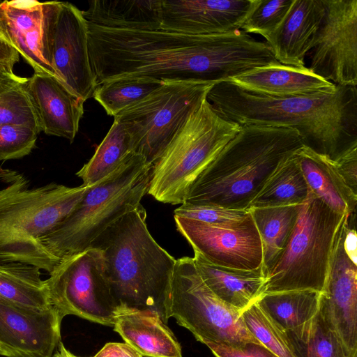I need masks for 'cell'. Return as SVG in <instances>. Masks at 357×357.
<instances>
[{
	"mask_svg": "<svg viewBox=\"0 0 357 357\" xmlns=\"http://www.w3.org/2000/svg\"><path fill=\"white\" fill-rule=\"evenodd\" d=\"M62 319L52 306L32 307L0 297V355L52 357Z\"/></svg>",
	"mask_w": 357,
	"mask_h": 357,
	"instance_id": "obj_15",
	"label": "cell"
},
{
	"mask_svg": "<svg viewBox=\"0 0 357 357\" xmlns=\"http://www.w3.org/2000/svg\"><path fill=\"white\" fill-rule=\"evenodd\" d=\"M52 357H79L70 351H69L63 344L62 342H60L58 346V349L55 354Z\"/></svg>",
	"mask_w": 357,
	"mask_h": 357,
	"instance_id": "obj_43",
	"label": "cell"
},
{
	"mask_svg": "<svg viewBox=\"0 0 357 357\" xmlns=\"http://www.w3.org/2000/svg\"><path fill=\"white\" fill-rule=\"evenodd\" d=\"M241 128L204 99L153 164L147 194L165 204H183L196 180Z\"/></svg>",
	"mask_w": 357,
	"mask_h": 357,
	"instance_id": "obj_8",
	"label": "cell"
},
{
	"mask_svg": "<svg viewBox=\"0 0 357 357\" xmlns=\"http://www.w3.org/2000/svg\"><path fill=\"white\" fill-rule=\"evenodd\" d=\"M321 293L313 290L289 291L261 295L259 305L284 331L310 320L319 309Z\"/></svg>",
	"mask_w": 357,
	"mask_h": 357,
	"instance_id": "obj_29",
	"label": "cell"
},
{
	"mask_svg": "<svg viewBox=\"0 0 357 357\" xmlns=\"http://www.w3.org/2000/svg\"><path fill=\"white\" fill-rule=\"evenodd\" d=\"M140 204L102 231L89 248L102 255L106 278L119 306L157 311L164 303L176 259L150 234Z\"/></svg>",
	"mask_w": 357,
	"mask_h": 357,
	"instance_id": "obj_4",
	"label": "cell"
},
{
	"mask_svg": "<svg viewBox=\"0 0 357 357\" xmlns=\"http://www.w3.org/2000/svg\"><path fill=\"white\" fill-rule=\"evenodd\" d=\"M344 227L337 240L326 284L321 292L319 309L351 357H357V265L344 250Z\"/></svg>",
	"mask_w": 357,
	"mask_h": 357,
	"instance_id": "obj_18",
	"label": "cell"
},
{
	"mask_svg": "<svg viewBox=\"0 0 357 357\" xmlns=\"http://www.w3.org/2000/svg\"><path fill=\"white\" fill-rule=\"evenodd\" d=\"M310 189L294 153L282 160L266 178L251 201V208L302 204Z\"/></svg>",
	"mask_w": 357,
	"mask_h": 357,
	"instance_id": "obj_26",
	"label": "cell"
},
{
	"mask_svg": "<svg viewBox=\"0 0 357 357\" xmlns=\"http://www.w3.org/2000/svg\"><path fill=\"white\" fill-rule=\"evenodd\" d=\"M295 154L310 190L334 211L355 216L357 194L346 183L335 160L304 144Z\"/></svg>",
	"mask_w": 357,
	"mask_h": 357,
	"instance_id": "obj_23",
	"label": "cell"
},
{
	"mask_svg": "<svg viewBox=\"0 0 357 357\" xmlns=\"http://www.w3.org/2000/svg\"><path fill=\"white\" fill-rule=\"evenodd\" d=\"M227 81L252 92L277 97L333 92L337 89V85L306 66L298 68L280 63L254 68Z\"/></svg>",
	"mask_w": 357,
	"mask_h": 357,
	"instance_id": "obj_22",
	"label": "cell"
},
{
	"mask_svg": "<svg viewBox=\"0 0 357 357\" xmlns=\"http://www.w3.org/2000/svg\"><path fill=\"white\" fill-rule=\"evenodd\" d=\"M93 357H143L134 348L127 343H107Z\"/></svg>",
	"mask_w": 357,
	"mask_h": 357,
	"instance_id": "obj_39",
	"label": "cell"
},
{
	"mask_svg": "<svg viewBox=\"0 0 357 357\" xmlns=\"http://www.w3.org/2000/svg\"><path fill=\"white\" fill-rule=\"evenodd\" d=\"M178 231L194 252L210 263L231 269L261 268L262 245L253 218L250 215L234 227H222L174 216Z\"/></svg>",
	"mask_w": 357,
	"mask_h": 357,
	"instance_id": "obj_14",
	"label": "cell"
},
{
	"mask_svg": "<svg viewBox=\"0 0 357 357\" xmlns=\"http://www.w3.org/2000/svg\"><path fill=\"white\" fill-rule=\"evenodd\" d=\"M114 328L144 357H182L181 347L157 311L119 306Z\"/></svg>",
	"mask_w": 357,
	"mask_h": 357,
	"instance_id": "obj_21",
	"label": "cell"
},
{
	"mask_svg": "<svg viewBox=\"0 0 357 357\" xmlns=\"http://www.w3.org/2000/svg\"><path fill=\"white\" fill-rule=\"evenodd\" d=\"M52 66L56 75L84 102L93 97L96 84L88 47V24L75 6L61 2L55 26Z\"/></svg>",
	"mask_w": 357,
	"mask_h": 357,
	"instance_id": "obj_16",
	"label": "cell"
},
{
	"mask_svg": "<svg viewBox=\"0 0 357 357\" xmlns=\"http://www.w3.org/2000/svg\"><path fill=\"white\" fill-rule=\"evenodd\" d=\"M192 259L204 283L227 305L243 312L261 296L266 282L261 268L243 271L218 266L197 252Z\"/></svg>",
	"mask_w": 357,
	"mask_h": 357,
	"instance_id": "obj_24",
	"label": "cell"
},
{
	"mask_svg": "<svg viewBox=\"0 0 357 357\" xmlns=\"http://www.w3.org/2000/svg\"><path fill=\"white\" fill-rule=\"evenodd\" d=\"M60 1L0 2V29L35 73L56 77L52 47Z\"/></svg>",
	"mask_w": 357,
	"mask_h": 357,
	"instance_id": "obj_13",
	"label": "cell"
},
{
	"mask_svg": "<svg viewBox=\"0 0 357 357\" xmlns=\"http://www.w3.org/2000/svg\"><path fill=\"white\" fill-rule=\"evenodd\" d=\"M243 323L250 334L278 357H295L285 331L259 305L253 303L241 312Z\"/></svg>",
	"mask_w": 357,
	"mask_h": 357,
	"instance_id": "obj_32",
	"label": "cell"
},
{
	"mask_svg": "<svg viewBox=\"0 0 357 357\" xmlns=\"http://www.w3.org/2000/svg\"><path fill=\"white\" fill-rule=\"evenodd\" d=\"M82 12L87 22L105 28L158 30L161 26V0H96Z\"/></svg>",
	"mask_w": 357,
	"mask_h": 357,
	"instance_id": "obj_25",
	"label": "cell"
},
{
	"mask_svg": "<svg viewBox=\"0 0 357 357\" xmlns=\"http://www.w3.org/2000/svg\"><path fill=\"white\" fill-rule=\"evenodd\" d=\"M349 218L310 191L300 206L286 247L266 275L261 295L297 290L322 292L337 240Z\"/></svg>",
	"mask_w": 357,
	"mask_h": 357,
	"instance_id": "obj_7",
	"label": "cell"
},
{
	"mask_svg": "<svg viewBox=\"0 0 357 357\" xmlns=\"http://www.w3.org/2000/svg\"><path fill=\"white\" fill-rule=\"evenodd\" d=\"M0 189V262L21 263L50 273L59 260L43 243L75 209L91 185L52 182L31 188L15 172Z\"/></svg>",
	"mask_w": 357,
	"mask_h": 357,
	"instance_id": "obj_5",
	"label": "cell"
},
{
	"mask_svg": "<svg viewBox=\"0 0 357 357\" xmlns=\"http://www.w3.org/2000/svg\"><path fill=\"white\" fill-rule=\"evenodd\" d=\"M11 172H13V170L8 169H3L2 167H0V180L1 181L2 178L8 176L11 173Z\"/></svg>",
	"mask_w": 357,
	"mask_h": 357,
	"instance_id": "obj_44",
	"label": "cell"
},
{
	"mask_svg": "<svg viewBox=\"0 0 357 357\" xmlns=\"http://www.w3.org/2000/svg\"><path fill=\"white\" fill-rule=\"evenodd\" d=\"M294 0H255L240 29L268 38L280 26Z\"/></svg>",
	"mask_w": 357,
	"mask_h": 357,
	"instance_id": "obj_33",
	"label": "cell"
},
{
	"mask_svg": "<svg viewBox=\"0 0 357 357\" xmlns=\"http://www.w3.org/2000/svg\"><path fill=\"white\" fill-rule=\"evenodd\" d=\"M24 89L37 114L41 131L73 142L84 114V101L59 79L35 73Z\"/></svg>",
	"mask_w": 357,
	"mask_h": 357,
	"instance_id": "obj_19",
	"label": "cell"
},
{
	"mask_svg": "<svg viewBox=\"0 0 357 357\" xmlns=\"http://www.w3.org/2000/svg\"><path fill=\"white\" fill-rule=\"evenodd\" d=\"M250 214L249 210L231 209L188 202H183L174 210V216L222 227L236 226L242 223Z\"/></svg>",
	"mask_w": 357,
	"mask_h": 357,
	"instance_id": "obj_35",
	"label": "cell"
},
{
	"mask_svg": "<svg viewBox=\"0 0 357 357\" xmlns=\"http://www.w3.org/2000/svg\"><path fill=\"white\" fill-rule=\"evenodd\" d=\"M343 248L351 261L357 265V236L355 228L346 225L343 232Z\"/></svg>",
	"mask_w": 357,
	"mask_h": 357,
	"instance_id": "obj_42",
	"label": "cell"
},
{
	"mask_svg": "<svg viewBox=\"0 0 357 357\" xmlns=\"http://www.w3.org/2000/svg\"><path fill=\"white\" fill-rule=\"evenodd\" d=\"M38 133L31 128L0 124V160L19 159L36 146Z\"/></svg>",
	"mask_w": 357,
	"mask_h": 357,
	"instance_id": "obj_36",
	"label": "cell"
},
{
	"mask_svg": "<svg viewBox=\"0 0 357 357\" xmlns=\"http://www.w3.org/2000/svg\"><path fill=\"white\" fill-rule=\"evenodd\" d=\"M19 55L0 29V65L13 70L19 61Z\"/></svg>",
	"mask_w": 357,
	"mask_h": 357,
	"instance_id": "obj_40",
	"label": "cell"
},
{
	"mask_svg": "<svg viewBox=\"0 0 357 357\" xmlns=\"http://www.w3.org/2000/svg\"><path fill=\"white\" fill-rule=\"evenodd\" d=\"M326 13L324 0H294L278 29L266 40L275 59L281 64L305 67Z\"/></svg>",
	"mask_w": 357,
	"mask_h": 357,
	"instance_id": "obj_20",
	"label": "cell"
},
{
	"mask_svg": "<svg viewBox=\"0 0 357 357\" xmlns=\"http://www.w3.org/2000/svg\"><path fill=\"white\" fill-rule=\"evenodd\" d=\"M24 84L0 94V124L26 126L39 134V121Z\"/></svg>",
	"mask_w": 357,
	"mask_h": 357,
	"instance_id": "obj_34",
	"label": "cell"
},
{
	"mask_svg": "<svg viewBox=\"0 0 357 357\" xmlns=\"http://www.w3.org/2000/svg\"><path fill=\"white\" fill-rule=\"evenodd\" d=\"M241 312L222 302L206 286L192 257L176 259L164 303L167 322L174 317L204 344H261L246 328Z\"/></svg>",
	"mask_w": 357,
	"mask_h": 357,
	"instance_id": "obj_9",
	"label": "cell"
},
{
	"mask_svg": "<svg viewBox=\"0 0 357 357\" xmlns=\"http://www.w3.org/2000/svg\"><path fill=\"white\" fill-rule=\"evenodd\" d=\"M326 13L309 69L340 86H357V0H324Z\"/></svg>",
	"mask_w": 357,
	"mask_h": 357,
	"instance_id": "obj_12",
	"label": "cell"
},
{
	"mask_svg": "<svg viewBox=\"0 0 357 357\" xmlns=\"http://www.w3.org/2000/svg\"><path fill=\"white\" fill-rule=\"evenodd\" d=\"M27 79L16 75L12 69L0 65V94L24 84Z\"/></svg>",
	"mask_w": 357,
	"mask_h": 357,
	"instance_id": "obj_41",
	"label": "cell"
},
{
	"mask_svg": "<svg viewBox=\"0 0 357 357\" xmlns=\"http://www.w3.org/2000/svg\"><path fill=\"white\" fill-rule=\"evenodd\" d=\"M334 160L346 183L357 194V144L343 151Z\"/></svg>",
	"mask_w": 357,
	"mask_h": 357,
	"instance_id": "obj_38",
	"label": "cell"
},
{
	"mask_svg": "<svg viewBox=\"0 0 357 357\" xmlns=\"http://www.w3.org/2000/svg\"><path fill=\"white\" fill-rule=\"evenodd\" d=\"M255 0H161L160 29L190 35L239 29Z\"/></svg>",
	"mask_w": 357,
	"mask_h": 357,
	"instance_id": "obj_17",
	"label": "cell"
},
{
	"mask_svg": "<svg viewBox=\"0 0 357 357\" xmlns=\"http://www.w3.org/2000/svg\"><path fill=\"white\" fill-rule=\"evenodd\" d=\"M206 99L219 114L239 126L295 129L304 145L333 160L357 144V86L277 97L222 81L211 88Z\"/></svg>",
	"mask_w": 357,
	"mask_h": 357,
	"instance_id": "obj_2",
	"label": "cell"
},
{
	"mask_svg": "<svg viewBox=\"0 0 357 357\" xmlns=\"http://www.w3.org/2000/svg\"><path fill=\"white\" fill-rule=\"evenodd\" d=\"M214 84L165 82L114 120L123 125L132 151L153 164Z\"/></svg>",
	"mask_w": 357,
	"mask_h": 357,
	"instance_id": "obj_10",
	"label": "cell"
},
{
	"mask_svg": "<svg viewBox=\"0 0 357 357\" xmlns=\"http://www.w3.org/2000/svg\"><path fill=\"white\" fill-rule=\"evenodd\" d=\"M285 333L295 357H351L320 309L310 320Z\"/></svg>",
	"mask_w": 357,
	"mask_h": 357,
	"instance_id": "obj_28",
	"label": "cell"
},
{
	"mask_svg": "<svg viewBox=\"0 0 357 357\" xmlns=\"http://www.w3.org/2000/svg\"><path fill=\"white\" fill-rule=\"evenodd\" d=\"M45 280L51 305L63 318L73 314L114 326L119 307L105 275L101 252L89 248L63 258Z\"/></svg>",
	"mask_w": 357,
	"mask_h": 357,
	"instance_id": "obj_11",
	"label": "cell"
},
{
	"mask_svg": "<svg viewBox=\"0 0 357 357\" xmlns=\"http://www.w3.org/2000/svg\"><path fill=\"white\" fill-rule=\"evenodd\" d=\"M303 145L293 128L242 126L196 180L184 202L249 210L278 165Z\"/></svg>",
	"mask_w": 357,
	"mask_h": 357,
	"instance_id": "obj_3",
	"label": "cell"
},
{
	"mask_svg": "<svg viewBox=\"0 0 357 357\" xmlns=\"http://www.w3.org/2000/svg\"><path fill=\"white\" fill-rule=\"evenodd\" d=\"M301 205L249 209L261 241V270L265 277L287 244L296 223Z\"/></svg>",
	"mask_w": 357,
	"mask_h": 357,
	"instance_id": "obj_27",
	"label": "cell"
},
{
	"mask_svg": "<svg viewBox=\"0 0 357 357\" xmlns=\"http://www.w3.org/2000/svg\"><path fill=\"white\" fill-rule=\"evenodd\" d=\"M87 24L96 86L121 77L216 84L279 63L265 41L241 29L190 35L161 29H110Z\"/></svg>",
	"mask_w": 357,
	"mask_h": 357,
	"instance_id": "obj_1",
	"label": "cell"
},
{
	"mask_svg": "<svg viewBox=\"0 0 357 357\" xmlns=\"http://www.w3.org/2000/svg\"><path fill=\"white\" fill-rule=\"evenodd\" d=\"M153 164L130 153L112 173L91 185L75 209L43 239L61 259L80 253L110 225L137 208L147 194Z\"/></svg>",
	"mask_w": 357,
	"mask_h": 357,
	"instance_id": "obj_6",
	"label": "cell"
},
{
	"mask_svg": "<svg viewBox=\"0 0 357 357\" xmlns=\"http://www.w3.org/2000/svg\"><path fill=\"white\" fill-rule=\"evenodd\" d=\"M163 84L162 82L148 77L117 78L98 86L93 97L108 115L114 117Z\"/></svg>",
	"mask_w": 357,
	"mask_h": 357,
	"instance_id": "obj_31",
	"label": "cell"
},
{
	"mask_svg": "<svg viewBox=\"0 0 357 357\" xmlns=\"http://www.w3.org/2000/svg\"><path fill=\"white\" fill-rule=\"evenodd\" d=\"M204 344L215 357H278L263 344L256 342L235 346L213 342H206Z\"/></svg>",
	"mask_w": 357,
	"mask_h": 357,
	"instance_id": "obj_37",
	"label": "cell"
},
{
	"mask_svg": "<svg viewBox=\"0 0 357 357\" xmlns=\"http://www.w3.org/2000/svg\"><path fill=\"white\" fill-rule=\"evenodd\" d=\"M131 152V142L123 125L116 120L95 153L76 173L83 185H92L115 170Z\"/></svg>",
	"mask_w": 357,
	"mask_h": 357,
	"instance_id": "obj_30",
	"label": "cell"
}]
</instances>
